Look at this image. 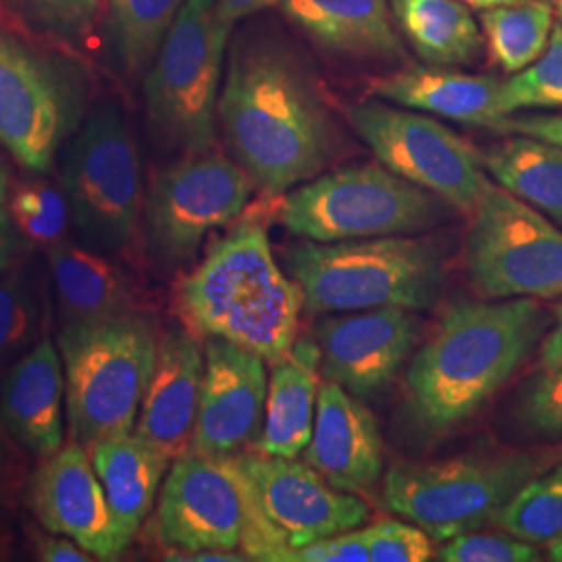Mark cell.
I'll return each instance as SVG.
<instances>
[{
    "instance_id": "cell-1",
    "label": "cell",
    "mask_w": 562,
    "mask_h": 562,
    "mask_svg": "<svg viewBox=\"0 0 562 562\" xmlns=\"http://www.w3.org/2000/svg\"><path fill=\"white\" fill-rule=\"evenodd\" d=\"M217 120L232 159L271 199L317 178L340 150L319 81L278 38L234 44Z\"/></svg>"
},
{
    "instance_id": "cell-2",
    "label": "cell",
    "mask_w": 562,
    "mask_h": 562,
    "mask_svg": "<svg viewBox=\"0 0 562 562\" xmlns=\"http://www.w3.org/2000/svg\"><path fill=\"white\" fill-rule=\"evenodd\" d=\"M548 325L536 299L452 306L406 373L415 422L438 434L475 415L542 344Z\"/></svg>"
},
{
    "instance_id": "cell-3",
    "label": "cell",
    "mask_w": 562,
    "mask_h": 562,
    "mask_svg": "<svg viewBox=\"0 0 562 562\" xmlns=\"http://www.w3.org/2000/svg\"><path fill=\"white\" fill-rule=\"evenodd\" d=\"M176 306L196 338H222L278 362L296 338L302 292L281 271L265 227L244 223L180 281Z\"/></svg>"
},
{
    "instance_id": "cell-4",
    "label": "cell",
    "mask_w": 562,
    "mask_h": 562,
    "mask_svg": "<svg viewBox=\"0 0 562 562\" xmlns=\"http://www.w3.org/2000/svg\"><path fill=\"white\" fill-rule=\"evenodd\" d=\"M288 269L313 315L382 306L425 311L442 296L446 281L440 250L404 236L302 241L290 250Z\"/></svg>"
},
{
    "instance_id": "cell-5",
    "label": "cell",
    "mask_w": 562,
    "mask_h": 562,
    "mask_svg": "<svg viewBox=\"0 0 562 562\" xmlns=\"http://www.w3.org/2000/svg\"><path fill=\"white\" fill-rule=\"evenodd\" d=\"M157 323L123 313L90 325L60 327L67 422L81 446L134 434L159 352Z\"/></svg>"
},
{
    "instance_id": "cell-6",
    "label": "cell",
    "mask_w": 562,
    "mask_h": 562,
    "mask_svg": "<svg viewBox=\"0 0 562 562\" xmlns=\"http://www.w3.org/2000/svg\"><path fill=\"white\" fill-rule=\"evenodd\" d=\"M232 27L215 0H188L181 7L144 80L146 117L162 146L186 155L215 148Z\"/></svg>"
},
{
    "instance_id": "cell-7",
    "label": "cell",
    "mask_w": 562,
    "mask_h": 562,
    "mask_svg": "<svg viewBox=\"0 0 562 562\" xmlns=\"http://www.w3.org/2000/svg\"><path fill=\"white\" fill-rule=\"evenodd\" d=\"M60 188L81 246L113 257L136 240L144 204L140 148L117 104L88 111L67 142Z\"/></svg>"
},
{
    "instance_id": "cell-8",
    "label": "cell",
    "mask_w": 562,
    "mask_h": 562,
    "mask_svg": "<svg viewBox=\"0 0 562 562\" xmlns=\"http://www.w3.org/2000/svg\"><path fill=\"white\" fill-rule=\"evenodd\" d=\"M443 204L382 165H352L285 192L278 217L294 236L327 244L417 234L446 217Z\"/></svg>"
},
{
    "instance_id": "cell-9",
    "label": "cell",
    "mask_w": 562,
    "mask_h": 562,
    "mask_svg": "<svg viewBox=\"0 0 562 562\" xmlns=\"http://www.w3.org/2000/svg\"><path fill=\"white\" fill-rule=\"evenodd\" d=\"M542 462L522 452H473L446 461L401 462L385 475L390 510L436 540L496 522L508 501L533 480Z\"/></svg>"
},
{
    "instance_id": "cell-10",
    "label": "cell",
    "mask_w": 562,
    "mask_h": 562,
    "mask_svg": "<svg viewBox=\"0 0 562 562\" xmlns=\"http://www.w3.org/2000/svg\"><path fill=\"white\" fill-rule=\"evenodd\" d=\"M86 115L88 81L80 65L0 27V146L44 176Z\"/></svg>"
},
{
    "instance_id": "cell-11",
    "label": "cell",
    "mask_w": 562,
    "mask_h": 562,
    "mask_svg": "<svg viewBox=\"0 0 562 562\" xmlns=\"http://www.w3.org/2000/svg\"><path fill=\"white\" fill-rule=\"evenodd\" d=\"M236 459L248 485L241 552L250 561L288 562L292 550L367 521L361 498L329 485L311 464L267 454Z\"/></svg>"
},
{
    "instance_id": "cell-12",
    "label": "cell",
    "mask_w": 562,
    "mask_h": 562,
    "mask_svg": "<svg viewBox=\"0 0 562 562\" xmlns=\"http://www.w3.org/2000/svg\"><path fill=\"white\" fill-rule=\"evenodd\" d=\"M255 183L238 162L206 150L161 169L144 194L146 255L162 271L194 261L209 232L240 217Z\"/></svg>"
},
{
    "instance_id": "cell-13",
    "label": "cell",
    "mask_w": 562,
    "mask_h": 562,
    "mask_svg": "<svg viewBox=\"0 0 562 562\" xmlns=\"http://www.w3.org/2000/svg\"><path fill=\"white\" fill-rule=\"evenodd\" d=\"M471 215L464 261L485 299L561 296L562 232L554 223L494 183Z\"/></svg>"
},
{
    "instance_id": "cell-14",
    "label": "cell",
    "mask_w": 562,
    "mask_h": 562,
    "mask_svg": "<svg viewBox=\"0 0 562 562\" xmlns=\"http://www.w3.org/2000/svg\"><path fill=\"white\" fill-rule=\"evenodd\" d=\"M348 121L385 169L473 213L490 181L483 157L440 121L382 102L348 106Z\"/></svg>"
},
{
    "instance_id": "cell-15",
    "label": "cell",
    "mask_w": 562,
    "mask_h": 562,
    "mask_svg": "<svg viewBox=\"0 0 562 562\" xmlns=\"http://www.w3.org/2000/svg\"><path fill=\"white\" fill-rule=\"evenodd\" d=\"M248 521V485L236 454L183 452L162 483L157 540L167 550H238Z\"/></svg>"
},
{
    "instance_id": "cell-16",
    "label": "cell",
    "mask_w": 562,
    "mask_h": 562,
    "mask_svg": "<svg viewBox=\"0 0 562 562\" xmlns=\"http://www.w3.org/2000/svg\"><path fill=\"white\" fill-rule=\"evenodd\" d=\"M265 364L238 344L206 338L201 408L188 452L229 457L259 438L269 392Z\"/></svg>"
},
{
    "instance_id": "cell-17",
    "label": "cell",
    "mask_w": 562,
    "mask_h": 562,
    "mask_svg": "<svg viewBox=\"0 0 562 562\" xmlns=\"http://www.w3.org/2000/svg\"><path fill=\"white\" fill-rule=\"evenodd\" d=\"M415 340V315L401 306H382L327 317L317 325L315 341L325 380L369 398L394 382Z\"/></svg>"
},
{
    "instance_id": "cell-18",
    "label": "cell",
    "mask_w": 562,
    "mask_h": 562,
    "mask_svg": "<svg viewBox=\"0 0 562 562\" xmlns=\"http://www.w3.org/2000/svg\"><path fill=\"white\" fill-rule=\"evenodd\" d=\"M27 492L30 508L48 533L71 538L99 561H115L127 548L86 446L65 443L44 459Z\"/></svg>"
},
{
    "instance_id": "cell-19",
    "label": "cell",
    "mask_w": 562,
    "mask_h": 562,
    "mask_svg": "<svg viewBox=\"0 0 562 562\" xmlns=\"http://www.w3.org/2000/svg\"><path fill=\"white\" fill-rule=\"evenodd\" d=\"M304 457L336 490L369 492L383 473L382 436L375 417L338 383H323Z\"/></svg>"
},
{
    "instance_id": "cell-20",
    "label": "cell",
    "mask_w": 562,
    "mask_h": 562,
    "mask_svg": "<svg viewBox=\"0 0 562 562\" xmlns=\"http://www.w3.org/2000/svg\"><path fill=\"white\" fill-rule=\"evenodd\" d=\"M202 380L204 352L196 336L188 329L162 334L134 436L169 457L188 452L201 408Z\"/></svg>"
},
{
    "instance_id": "cell-21",
    "label": "cell",
    "mask_w": 562,
    "mask_h": 562,
    "mask_svg": "<svg viewBox=\"0 0 562 562\" xmlns=\"http://www.w3.org/2000/svg\"><path fill=\"white\" fill-rule=\"evenodd\" d=\"M67 383L59 346L46 336L0 383V419L9 438L36 459L65 446Z\"/></svg>"
},
{
    "instance_id": "cell-22",
    "label": "cell",
    "mask_w": 562,
    "mask_h": 562,
    "mask_svg": "<svg viewBox=\"0 0 562 562\" xmlns=\"http://www.w3.org/2000/svg\"><path fill=\"white\" fill-rule=\"evenodd\" d=\"M369 90L373 97L404 109L510 134L513 117L503 109V80L496 76H473L440 65H413L371 81Z\"/></svg>"
},
{
    "instance_id": "cell-23",
    "label": "cell",
    "mask_w": 562,
    "mask_h": 562,
    "mask_svg": "<svg viewBox=\"0 0 562 562\" xmlns=\"http://www.w3.org/2000/svg\"><path fill=\"white\" fill-rule=\"evenodd\" d=\"M281 13L325 53L348 60H404L390 0H283Z\"/></svg>"
},
{
    "instance_id": "cell-24",
    "label": "cell",
    "mask_w": 562,
    "mask_h": 562,
    "mask_svg": "<svg viewBox=\"0 0 562 562\" xmlns=\"http://www.w3.org/2000/svg\"><path fill=\"white\" fill-rule=\"evenodd\" d=\"M46 262L63 327L136 311L132 285L109 255L63 238L46 248Z\"/></svg>"
},
{
    "instance_id": "cell-25",
    "label": "cell",
    "mask_w": 562,
    "mask_h": 562,
    "mask_svg": "<svg viewBox=\"0 0 562 562\" xmlns=\"http://www.w3.org/2000/svg\"><path fill=\"white\" fill-rule=\"evenodd\" d=\"M322 352L317 341H294L290 352L273 362L257 452L296 459L313 438L319 396Z\"/></svg>"
},
{
    "instance_id": "cell-26",
    "label": "cell",
    "mask_w": 562,
    "mask_h": 562,
    "mask_svg": "<svg viewBox=\"0 0 562 562\" xmlns=\"http://www.w3.org/2000/svg\"><path fill=\"white\" fill-rule=\"evenodd\" d=\"M88 452L121 540L130 546L155 506L171 457L134 434L92 443Z\"/></svg>"
},
{
    "instance_id": "cell-27",
    "label": "cell",
    "mask_w": 562,
    "mask_h": 562,
    "mask_svg": "<svg viewBox=\"0 0 562 562\" xmlns=\"http://www.w3.org/2000/svg\"><path fill=\"white\" fill-rule=\"evenodd\" d=\"M404 41L427 65H467L480 57V21L461 0H390Z\"/></svg>"
},
{
    "instance_id": "cell-28",
    "label": "cell",
    "mask_w": 562,
    "mask_h": 562,
    "mask_svg": "<svg viewBox=\"0 0 562 562\" xmlns=\"http://www.w3.org/2000/svg\"><path fill=\"white\" fill-rule=\"evenodd\" d=\"M48 269L38 257H15L0 271V375L48 336Z\"/></svg>"
},
{
    "instance_id": "cell-29",
    "label": "cell",
    "mask_w": 562,
    "mask_h": 562,
    "mask_svg": "<svg viewBox=\"0 0 562 562\" xmlns=\"http://www.w3.org/2000/svg\"><path fill=\"white\" fill-rule=\"evenodd\" d=\"M483 167L506 192L562 225V146L519 134L492 146Z\"/></svg>"
},
{
    "instance_id": "cell-30",
    "label": "cell",
    "mask_w": 562,
    "mask_h": 562,
    "mask_svg": "<svg viewBox=\"0 0 562 562\" xmlns=\"http://www.w3.org/2000/svg\"><path fill=\"white\" fill-rule=\"evenodd\" d=\"M188 0H104V42L127 76L150 67Z\"/></svg>"
},
{
    "instance_id": "cell-31",
    "label": "cell",
    "mask_w": 562,
    "mask_h": 562,
    "mask_svg": "<svg viewBox=\"0 0 562 562\" xmlns=\"http://www.w3.org/2000/svg\"><path fill=\"white\" fill-rule=\"evenodd\" d=\"M480 27L492 60L506 74H519L542 57L554 30V9L548 0L483 9Z\"/></svg>"
},
{
    "instance_id": "cell-32",
    "label": "cell",
    "mask_w": 562,
    "mask_h": 562,
    "mask_svg": "<svg viewBox=\"0 0 562 562\" xmlns=\"http://www.w3.org/2000/svg\"><path fill=\"white\" fill-rule=\"evenodd\" d=\"M496 522L506 533L529 543L562 538V464L533 477L508 501Z\"/></svg>"
},
{
    "instance_id": "cell-33",
    "label": "cell",
    "mask_w": 562,
    "mask_h": 562,
    "mask_svg": "<svg viewBox=\"0 0 562 562\" xmlns=\"http://www.w3.org/2000/svg\"><path fill=\"white\" fill-rule=\"evenodd\" d=\"M9 206L20 238L44 248L63 240L71 223L65 192L50 181L27 180L13 186Z\"/></svg>"
},
{
    "instance_id": "cell-34",
    "label": "cell",
    "mask_w": 562,
    "mask_h": 562,
    "mask_svg": "<svg viewBox=\"0 0 562 562\" xmlns=\"http://www.w3.org/2000/svg\"><path fill=\"white\" fill-rule=\"evenodd\" d=\"M503 109H562V25L554 23L542 57L503 81Z\"/></svg>"
},
{
    "instance_id": "cell-35",
    "label": "cell",
    "mask_w": 562,
    "mask_h": 562,
    "mask_svg": "<svg viewBox=\"0 0 562 562\" xmlns=\"http://www.w3.org/2000/svg\"><path fill=\"white\" fill-rule=\"evenodd\" d=\"M34 30L69 44H80L101 18L104 0H7Z\"/></svg>"
},
{
    "instance_id": "cell-36",
    "label": "cell",
    "mask_w": 562,
    "mask_h": 562,
    "mask_svg": "<svg viewBox=\"0 0 562 562\" xmlns=\"http://www.w3.org/2000/svg\"><path fill=\"white\" fill-rule=\"evenodd\" d=\"M515 422L538 440H562V367L542 369L522 383Z\"/></svg>"
},
{
    "instance_id": "cell-37",
    "label": "cell",
    "mask_w": 562,
    "mask_h": 562,
    "mask_svg": "<svg viewBox=\"0 0 562 562\" xmlns=\"http://www.w3.org/2000/svg\"><path fill=\"white\" fill-rule=\"evenodd\" d=\"M540 554L529 542L506 533H477L469 531L457 536L438 550V561L443 562H531Z\"/></svg>"
},
{
    "instance_id": "cell-38",
    "label": "cell",
    "mask_w": 562,
    "mask_h": 562,
    "mask_svg": "<svg viewBox=\"0 0 562 562\" xmlns=\"http://www.w3.org/2000/svg\"><path fill=\"white\" fill-rule=\"evenodd\" d=\"M362 533L371 562H425L436 554L431 538L415 522H378Z\"/></svg>"
},
{
    "instance_id": "cell-39",
    "label": "cell",
    "mask_w": 562,
    "mask_h": 562,
    "mask_svg": "<svg viewBox=\"0 0 562 562\" xmlns=\"http://www.w3.org/2000/svg\"><path fill=\"white\" fill-rule=\"evenodd\" d=\"M369 548L364 533L350 529L338 536H329L317 542L306 543L292 550L288 562H367Z\"/></svg>"
},
{
    "instance_id": "cell-40",
    "label": "cell",
    "mask_w": 562,
    "mask_h": 562,
    "mask_svg": "<svg viewBox=\"0 0 562 562\" xmlns=\"http://www.w3.org/2000/svg\"><path fill=\"white\" fill-rule=\"evenodd\" d=\"M11 171L0 155V271L20 255V234L11 217Z\"/></svg>"
},
{
    "instance_id": "cell-41",
    "label": "cell",
    "mask_w": 562,
    "mask_h": 562,
    "mask_svg": "<svg viewBox=\"0 0 562 562\" xmlns=\"http://www.w3.org/2000/svg\"><path fill=\"white\" fill-rule=\"evenodd\" d=\"M38 559L44 562H88L94 561L92 554H88L80 543L74 542L67 536H38L36 540Z\"/></svg>"
},
{
    "instance_id": "cell-42",
    "label": "cell",
    "mask_w": 562,
    "mask_h": 562,
    "mask_svg": "<svg viewBox=\"0 0 562 562\" xmlns=\"http://www.w3.org/2000/svg\"><path fill=\"white\" fill-rule=\"evenodd\" d=\"M510 134H522L562 146V115H525L510 120Z\"/></svg>"
},
{
    "instance_id": "cell-43",
    "label": "cell",
    "mask_w": 562,
    "mask_h": 562,
    "mask_svg": "<svg viewBox=\"0 0 562 562\" xmlns=\"http://www.w3.org/2000/svg\"><path fill=\"white\" fill-rule=\"evenodd\" d=\"M540 367L559 369L562 367V301L554 308V325L546 331L540 346Z\"/></svg>"
},
{
    "instance_id": "cell-44",
    "label": "cell",
    "mask_w": 562,
    "mask_h": 562,
    "mask_svg": "<svg viewBox=\"0 0 562 562\" xmlns=\"http://www.w3.org/2000/svg\"><path fill=\"white\" fill-rule=\"evenodd\" d=\"M215 2L222 11L223 18L234 25L236 21L261 13L269 7H280L283 0H215Z\"/></svg>"
},
{
    "instance_id": "cell-45",
    "label": "cell",
    "mask_w": 562,
    "mask_h": 562,
    "mask_svg": "<svg viewBox=\"0 0 562 562\" xmlns=\"http://www.w3.org/2000/svg\"><path fill=\"white\" fill-rule=\"evenodd\" d=\"M167 561L183 562H240L250 561L246 554L240 557L236 550H199V552H181V550H167Z\"/></svg>"
},
{
    "instance_id": "cell-46",
    "label": "cell",
    "mask_w": 562,
    "mask_h": 562,
    "mask_svg": "<svg viewBox=\"0 0 562 562\" xmlns=\"http://www.w3.org/2000/svg\"><path fill=\"white\" fill-rule=\"evenodd\" d=\"M471 9H492V7H501V4H510V2H519V0H461Z\"/></svg>"
},
{
    "instance_id": "cell-47",
    "label": "cell",
    "mask_w": 562,
    "mask_h": 562,
    "mask_svg": "<svg viewBox=\"0 0 562 562\" xmlns=\"http://www.w3.org/2000/svg\"><path fill=\"white\" fill-rule=\"evenodd\" d=\"M550 559L562 562V538L557 540V542L550 543Z\"/></svg>"
},
{
    "instance_id": "cell-48",
    "label": "cell",
    "mask_w": 562,
    "mask_h": 562,
    "mask_svg": "<svg viewBox=\"0 0 562 562\" xmlns=\"http://www.w3.org/2000/svg\"><path fill=\"white\" fill-rule=\"evenodd\" d=\"M557 13H559V20H561L562 25V0H557Z\"/></svg>"
},
{
    "instance_id": "cell-49",
    "label": "cell",
    "mask_w": 562,
    "mask_h": 562,
    "mask_svg": "<svg viewBox=\"0 0 562 562\" xmlns=\"http://www.w3.org/2000/svg\"><path fill=\"white\" fill-rule=\"evenodd\" d=\"M0 475H2V454H0Z\"/></svg>"
}]
</instances>
